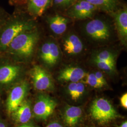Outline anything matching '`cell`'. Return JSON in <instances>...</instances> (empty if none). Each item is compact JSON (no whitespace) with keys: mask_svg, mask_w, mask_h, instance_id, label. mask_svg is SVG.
Here are the masks:
<instances>
[{"mask_svg":"<svg viewBox=\"0 0 127 127\" xmlns=\"http://www.w3.org/2000/svg\"><path fill=\"white\" fill-rule=\"evenodd\" d=\"M69 20L59 15H56L48 18L47 22L51 31L57 35H61L66 31Z\"/></svg>","mask_w":127,"mask_h":127,"instance_id":"cell-15","label":"cell"},{"mask_svg":"<svg viewBox=\"0 0 127 127\" xmlns=\"http://www.w3.org/2000/svg\"><path fill=\"white\" fill-rule=\"evenodd\" d=\"M97 9L85 0H81L72 6L67 11L68 16L75 19L91 18Z\"/></svg>","mask_w":127,"mask_h":127,"instance_id":"cell-10","label":"cell"},{"mask_svg":"<svg viewBox=\"0 0 127 127\" xmlns=\"http://www.w3.org/2000/svg\"><path fill=\"white\" fill-rule=\"evenodd\" d=\"M93 59L109 62L111 63L115 64L116 55L111 51L102 50L95 54Z\"/></svg>","mask_w":127,"mask_h":127,"instance_id":"cell-20","label":"cell"},{"mask_svg":"<svg viewBox=\"0 0 127 127\" xmlns=\"http://www.w3.org/2000/svg\"><path fill=\"white\" fill-rule=\"evenodd\" d=\"M90 113L92 118L102 124L114 121L119 116L114 106L108 100L103 98H97L93 102Z\"/></svg>","mask_w":127,"mask_h":127,"instance_id":"cell-4","label":"cell"},{"mask_svg":"<svg viewBox=\"0 0 127 127\" xmlns=\"http://www.w3.org/2000/svg\"><path fill=\"white\" fill-rule=\"evenodd\" d=\"M32 82L37 91H50L53 88V82L50 73L38 65L33 66L31 72Z\"/></svg>","mask_w":127,"mask_h":127,"instance_id":"cell-8","label":"cell"},{"mask_svg":"<svg viewBox=\"0 0 127 127\" xmlns=\"http://www.w3.org/2000/svg\"><path fill=\"white\" fill-rule=\"evenodd\" d=\"M84 70L78 67H67L64 68L59 73L58 79L63 82H77L86 76Z\"/></svg>","mask_w":127,"mask_h":127,"instance_id":"cell-13","label":"cell"},{"mask_svg":"<svg viewBox=\"0 0 127 127\" xmlns=\"http://www.w3.org/2000/svg\"><path fill=\"white\" fill-rule=\"evenodd\" d=\"M22 66L7 57L0 58V89L10 88L20 81Z\"/></svg>","mask_w":127,"mask_h":127,"instance_id":"cell-3","label":"cell"},{"mask_svg":"<svg viewBox=\"0 0 127 127\" xmlns=\"http://www.w3.org/2000/svg\"><path fill=\"white\" fill-rule=\"evenodd\" d=\"M120 127H127V121L124 122L123 123V124L121 125Z\"/></svg>","mask_w":127,"mask_h":127,"instance_id":"cell-30","label":"cell"},{"mask_svg":"<svg viewBox=\"0 0 127 127\" xmlns=\"http://www.w3.org/2000/svg\"><path fill=\"white\" fill-rule=\"evenodd\" d=\"M57 105V102L50 96L41 94L37 98L32 112L36 118L46 120L53 113Z\"/></svg>","mask_w":127,"mask_h":127,"instance_id":"cell-7","label":"cell"},{"mask_svg":"<svg viewBox=\"0 0 127 127\" xmlns=\"http://www.w3.org/2000/svg\"><path fill=\"white\" fill-rule=\"evenodd\" d=\"M63 45L64 51L69 55L75 56L80 54L83 50V45L77 35L68 34L64 39Z\"/></svg>","mask_w":127,"mask_h":127,"instance_id":"cell-12","label":"cell"},{"mask_svg":"<svg viewBox=\"0 0 127 127\" xmlns=\"http://www.w3.org/2000/svg\"><path fill=\"white\" fill-rule=\"evenodd\" d=\"M85 82L94 88H101L104 86L95 77L94 73H91L87 75Z\"/></svg>","mask_w":127,"mask_h":127,"instance_id":"cell-22","label":"cell"},{"mask_svg":"<svg viewBox=\"0 0 127 127\" xmlns=\"http://www.w3.org/2000/svg\"><path fill=\"white\" fill-rule=\"evenodd\" d=\"M52 0H29L28 11L31 15L40 17L50 4Z\"/></svg>","mask_w":127,"mask_h":127,"instance_id":"cell-17","label":"cell"},{"mask_svg":"<svg viewBox=\"0 0 127 127\" xmlns=\"http://www.w3.org/2000/svg\"></svg>","mask_w":127,"mask_h":127,"instance_id":"cell-31","label":"cell"},{"mask_svg":"<svg viewBox=\"0 0 127 127\" xmlns=\"http://www.w3.org/2000/svg\"><path fill=\"white\" fill-rule=\"evenodd\" d=\"M67 90L72 99L76 101L83 94L85 87L82 82H71L68 85Z\"/></svg>","mask_w":127,"mask_h":127,"instance_id":"cell-19","label":"cell"},{"mask_svg":"<svg viewBox=\"0 0 127 127\" xmlns=\"http://www.w3.org/2000/svg\"><path fill=\"white\" fill-rule=\"evenodd\" d=\"M73 0H54L55 4L60 6L64 7L69 4Z\"/></svg>","mask_w":127,"mask_h":127,"instance_id":"cell-24","label":"cell"},{"mask_svg":"<svg viewBox=\"0 0 127 127\" xmlns=\"http://www.w3.org/2000/svg\"><path fill=\"white\" fill-rule=\"evenodd\" d=\"M34 28L33 23L17 16L7 17L0 26V53L4 54L10 43L23 32Z\"/></svg>","mask_w":127,"mask_h":127,"instance_id":"cell-2","label":"cell"},{"mask_svg":"<svg viewBox=\"0 0 127 127\" xmlns=\"http://www.w3.org/2000/svg\"><path fill=\"white\" fill-rule=\"evenodd\" d=\"M82 114V109L80 107L69 106L64 112V120L68 126L74 127L78 123Z\"/></svg>","mask_w":127,"mask_h":127,"instance_id":"cell-16","label":"cell"},{"mask_svg":"<svg viewBox=\"0 0 127 127\" xmlns=\"http://www.w3.org/2000/svg\"><path fill=\"white\" fill-rule=\"evenodd\" d=\"M59 46L53 41H47L41 45L39 50V58L46 65L53 66L60 59Z\"/></svg>","mask_w":127,"mask_h":127,"instance_id":"cell-9","label":"cell"},{"mask_svg":"<svg viewBox=\"0 0 127 127\" xmlns=\"http://www.w3.org/2000/svg\"><path fill=\"white\" fill-rule=\"evenodd\" d=\"M46 127H64L62 125H61L59 123L57 122H53L50 123L49 125H48Z\"/></svg>","mask_w":127,"mask_h":127,"instance_id":"cell-27","label":"cell"},{"mask_svg":"<svg viewBox=\"0 0 127 127\" xmlns=\"http://www.w3.org/2000/svg\"><path fill=\"white\" fill-rule=\"evenodd\" d=\"M120 102L122 105L125 109L127 108V94L126 93L123 94L120 99Z\"/></svg>","mask_w":127,"mask_h":127,"instance_id":"cell-25","label":"cell"},{"mask_svg":"<svg viewBox=\"0 0 127 127\" xmlns=\"http://www.w3.org/2000/svg\"><path fill=\"white\" fill-rule=\"evenodd\" d=\"M93 59V62L98 68L107 72H113L115 70V64L109 62L101 61L96 59Z\"/></svg>","mask_w":127,"mask_h":127,"instance_id":"cell-21","label":"cell"},{"mask_svg":"<svg viewBox=\"0 0 127 127\" xmlns=\"http://www.w3.org/2000/svg\"><path fill=\"white\" fill-rule=\"evenodd\" d=\"M18 127H35L33 124H31V123H25V124H21L20 125H19Z\"/></svg>","mask_w":127,"mask_h":127,"instance_id":"cell-28","label":"cell"},{"mask_svg":"<svg viewBox=\"0 0 127 127\" xmlns=\"http://www.w3.org/2000/svg\"><path fill=\"white\" fill-rule=\"evenodd\" d=\"M116 29L123 44L126 45L127 41V10L120 9L113 13Z\"/></svg>","mask_w":127,"mask_h":127,"instance_id":"cell-11","label":"cell"},{"mask_svg":"<svg viewBox=\"0 0 127 127\" xmlns=\"http://www.w3.org/2000/svg\"><path fill=\"white\" fill-rule=\"evenodd\" d=\"M91 4L105 12L113 13L118 5V0H85Z\"/></svg>","mask_w":127,"mask_h":127,"instance_id":"cell-18","label":"cell"},{"mask_svg":"<svg viewBox=\"0 0 127 127\" xmlns=\"http://www.w3.org/2000/svg\"><path fill=\"white\" fill-rule=\"evenodd\" d=\"M95 75V77L97 79V80L99 81V82L104 86L107 84L106 81L104 78V76L103 74V73L100 72H96L95 73H94Z\"/></svg>","mask_w":127,"mask_h":127,"instance_id":"cell-23","label":"cell"},{"mask_svg":"<svg viewBox=\"0 0 127 127\" xmlns=\"http://www.w3.org/2000/svg\"><path fill=\"white\" fill-rule=\"evenodd\" d=\"M85 32L89 37L98 42L108 41L111 36V30L109 25L99 19H93L87 23Z\"/></svg>","mask_w":127,"mask_h":127,"instance_id":"cell-5","label":"cell"},{"mask_svg":"<svg viewBox=\"0 0 127 127\" xmlns=\"http://www.w3.org/2000/svg\"><path fill=\"white\" fill-rule=\"evenodd\" d=\"M6 101V108L11 114L25 100L29 89V85L26 81H20L10 88Z\"/></svg>","mask_w":127,"mask_h":127,"instance_id":"cell-6","label":"cell"},{"mask_svg":"<svg viewBox=\"0 0 127 127\" xmlns=\"http://www.w3.org/2000/svg\"><path fill=\"white\" fill-rule=\"evenodd\" d=\"M11 114L13 120L16 123L21 124L28 123L32 115V110L29 102L24 100Z\"/></svg>","mask_w":127,"mask_h":127,"instance_id":"cell-14","label":"cell"},{"mask_svg":"<svg viewBox=\"0 0 127 127\" xmlns=\"http://www.w3.org/2000/svg\"><path fill=\"white\" fill-rule=\"evenodd\" d=\"M7 17H6L5 15L4 12L1 10V9H0V26L2 24V23L3 22V21H4L5 19Z\"/></svg>","mask_w":127,"mask_h":127,"instance_id":"cell-26","label":"cell"},{"mask_svg":"<svg viewBox=\"0 0 127 127\" xmlns=\"http://www.w3.org/2000/svg\"><path fill=\"white\" fill-rule=\"evenodd\" d=\"M39 39L35 28L21 33L10 43L5 52L6 57L18 63L27 61L32 58Z\"/></svg>","mask_w":127,"mask_h":127,"instance_id":"cell-1","label":"cell"},{"mask_svg":"<svg viewBox=\"0 0 127 127\" xmlns=\"http://www.w3.org/2000/svg\"><path fill=\"white\" fill-rule=\"evenodd\" d=\"M0 127H7L6 123L2 120L0 119Z\"/></svg>","mask_w":127,"mask_h":127,"instance_id":"cell-29","label":"cell"}]
</instances>
